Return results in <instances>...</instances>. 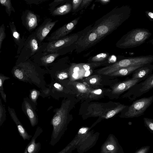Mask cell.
I'll return each mask as SVG.
<instances>
[{"instance_id":"24","label":"cell","mask_w":153,"mask_h":153,"mask_svg":"<svg viewBox=\"0 0 153 153\" xmlns=\"http://www.w3.org/2000/svg\"><path fill=\"white\" fill-rule=\"evenodd\" d=\"M10 79L9 77L0 73V94L2 99L5 102H7L6 96L4 91L3 85L6 80Z\"/></svg>"},{"instance_id":"23","label":"cell","mask_w":153,"mask_h":153,"mask_svg":"<svg viewBox=\"0 0 153 153\" xmlns=\"http://www.w3.org/2000/svg\"><path fill=\"white\" fill-rule=\"evenodd\" d=\"M79 143L78 141L74 138L65 148L58 153H69L77 148Z\"/></svg>"},{"instance_id":"43","label":"cell","mask_w":153,"mask_h":153,"mask_svg":"<svg viewBox=\"0 0 153 153\" xmlns=\"http://www.w3.org/2000/svg\"><path fill=\"white\" fill-rule=\"evenodd\" d=\"M72 153V152H70V153Z\"/></svg>"},{"instance_id":"16","label":"cell","mask_w":153,"mask_h":153,"mask_svg":"<svg viewBox=\"0 0 153 153\" xmlns=\"http://www.w3.org/2000/svg\"><path fill=\"white\" fill-rule=\"evenodd\" d=\"M42 129L38 127L30 141L27 144L23 153H38L41 149L40 142L36 143V139L42 133Z\"/></svg>"},{"instance_id":"22","label":"cell","mask_w":153,"mask_h":153,"mask_svg":"<svg viewBox=\"0 0 153 153\" xmlns=\"http://www.w3.org/2000/svg\"><path fill=\"white\" fill-rule=\"evenodd\" d=\"M38 40L37 39L35 33V35L30 39L29 42V45L30 50V55H32L37 52L39 50V47L38 44Z\"/></svg>"},{"instance_id":"8","label":"cell","mask_w":153,"mask_h":153,"mask_svg":"<svg viewBox=\"0 0 153 153\" xmlns=\"http://www.w3.org/2000/svg\"><path fill=\"white\" fill-rule=\"evenodd\" d=\"M153 101V95L144 97L134 102L129 106H127L122 111L124 117H133L143 114Z\"/></svg>"},{"instance_id":"3","label":"cell","mask_w":153,"mask_h":153,"mask_svg":"<svg viewBox=\"0 0 153 153\" xmlns=\"http://www.w3.org/2000/svg\"><path fill=\"white\" fill-rule=\"evenodd\" d=\"M151 35L147 29H134L123 35L116 43V46L121 49L135 48L144 43Z\"/></svg>"},{"instance_id":"9","label":"cell","mask_w":153,"mask_h":153,"mask_svg":"<svg viewBox=\"0 0 153 153\" xmlns=\"http://www.w3.org/2000/svg\"><path fill=\"white\" fill-rule=\"evenodd\" d=\"M82 30L58 40L49 42L45 49V55L49 53L58 52L61 49L75 44L81 35Z\"/></svg>"},{"instance_id":"33","label":"cell","mask_w":153,"mask_h":153,"mask_svg":"<svg viewBox=\"0 0 153 153\" xmlns=\"http://www.w3.org/2000/svg\"><path fill=\"white\" fill-rule=\"evenodd\" d=\"M67 1V0H54L52 3H51V5H49L53 7L54 6H56L58 5V4H60L64 3Z\"/></svg>"},{"instance_id":"30","label":"cell","mask_w":153,"mask_h":153,"mask_svg":"<svg viewBox=\"0 0 153 153\" xmlns=\"http://www.w3.org/2000/svg\"><path fill=\"white\" fill-rule=\"evenodd\" d=\"M37 92L35 90H32L30 94V97L31 100L33 102L36 100L37 96Z\"/></svg>"},{"instance_id":"1","label":"cell","mask_w":153,"mask_h":153,"mask_svg":"<svg viewBox=\"0 0 153 153\" xmlns=\"http://www.w3.org/2000/svg\"><path fill=\"white\" fill-rule=\"evenodd\" d=\"M131 10L128 5L117 7L97 20L92 27L99 37V42L128 19Z\"/></svg>"},{"instance_id":"27","label":"cell","mask_w":153,"mask_h":153,"mask_svg":"<svg viewBox=\"0 0 153 153\" xmlns=\"http://www.w3.org/2000/svg\"><path fill=\"white\" fill-rule=\"evenodd\" d=\"M0 3L3 5L6 8L7 13L10 15L11 11L13 10L15 12V10L12 7L10 0H1Z\"/></svg>"},{"instance_id":"7","label":"cell","mask_w":153,"mask_h":153,"mask_svg":"<svg viewBox=\"0 0 153 153\" xmlns=\"http://www.w3.org/2000/svg\"><path fill=\"white\" fill-rule=\"evenodd\" d=\"M153 88V75L152 74L144 80L137 83L131 87L122 96V97L133 101L148 92Z\"/></svg>"},{"instance_id":"29","label":"cell","mask_w":153,"mask_h":153,"mask_svg":"<svg viewBox=\"0 0 153 153\" xmlns=\"http://www.w3.org/2000/svg\"><path fill=\"white\" fill-rule=\"evenodd\" d=\"M82 0H73L72 1V6L74 10H76L80 5Z\"/></svg>"},{"instance_id":"17","label":"cell","mask_w":153,"mask_h":153,"mask_svg":"<svg viewBox=\"0 0 153 153\" xmlns=\"http://www.w3.org/2000/svg\"><path fill=\"white\" fill-rule=\"evenodd\" d=\"M153 69V65L151 63L145 64L133 72L132 78L141 79L151 73Z\"/></svg>"},{"instance_id":"15","label":"cell","mask_w":153,"mask_h":153,"mask_svg":"<svg viewBox=\"0 0 153 153\" xmlns=\"http://www.w3.org/2000/svg\"><path fill=\"white\" fill-rule=\"evenodd\" d=\"M8 110L11 119L16 124L20 136L24 140H29L32 136L29 135L18 119L14 109L8 107Z\"/></svg>"},{"instance_id":"5","label":"cell","mask_w":153,"mask_h":153,"mask_svg":"<svg viewBox=\"0 0 153 153\" xmlns=\"http://www.w3.org/2000/svg\"><path fill=\"white\" fill-rule=\"evenodd\" d=\"M127 106L119 102L112 101L95 102L91 105V115L108 119L122 112Z\"/></svg>"},{"instance_id":"11","label":"cell","mask_w":153,"mask_h":153,"mask_svg":"<svg viewBox=\"0 0 153 153\" xmlns=\"http://www.w3.org/2000/svg\"><path fill=\"white\" fill-rule=\"evenodd\" d=\"M79 19L78 17L59 28L53 32L47 40L51 42L66 36L74 29Z\"/></svg>"},{"instance_id":"28","label":"cell","mask_w":153,"mask_h":153,"mask_svg":"<svg viewBox=\"0 0 153 153\" xmlns=\"http://www.w3.org/2000/svg\"><path fill=\"white\" fill-rule=\"evenodd\" d=\"M5 37V29L2 25L0 27V49L2 42Z\"/></svg>"},{"instance_id":"42","label":"cell","mask_w":153,"mask_h":153,"mask_svg":"<svg viewBox=\"0 0 153 153\" xmlns=\"http://www.w3.org/2000/svg\"><path fill=\"white\" fill-rule=\"evenodd\" d=\"M150 123L149 124V126L151 129L153 130V123Z\"/></svg>"},{"instance_id":"34","label":"cell","mask_w":153,"mask_h":153,"mask_svg":"<svg viewBox=\"0 0 153 153\" xmlns=\"http://www.w3.org/2000/svg\"><path fill=\"white\" fill-rule=\"evenodd\" d=\"M146 15L150 21L152 22L153 20V13L152 12L147 11L145 12Z\"/></svg>"},{"instance_id":"10","label":"cell","mask_w":153,"mask_h":153,"mask_svg":"<svg viewBox=\"0 0 153 153\" xmlns=\"http://www.w3.org/2000/svg\"><path fill=\"white\" fill-rule=\"evenodd\" d=\"M141 79L132 78L127 79L121 82L115 83L111 85V91L108 97L115 98L124 92L128 91L135 84L140 82Z\"/></svg>"},{"instance_id":"14","label":"cell","mask_w":153,"mask_h":153,"mask_svg":"<svg viewBox=\"0 0 153 153\" xmlns=\"http://www.w3.org/2000/svg\"><path fill=\"white\" fill-rule=\"evenodd\" d=\"M29 100L27 97L24 98L22 104V109L28 117L32 127L36 125L38 119Z\"/></svg>"},{"instance_id":"6","label":"cell","mask_w":153,"mask_h":153,"mask_svg":"<svg viewBox=\"0 0 153 153\" xmlns=\"http://www.w3.org/2000/svg\"><path fill=\"white\" fill-rule=\"evenodd\" d=\"M99 42V37L90 25L82 30L75 44L76 50L78 53H81Z\"/></svg>"},{"instance_id":"35","label":"cell","mask_w":153,"mask_h":153,"mask_svg":"<svg viewBox=\"0 0 153 153\" xmlns=\"http://www.w3.org/2000/svg\"><path fill=\"white\" fill-rule=\"evenodd\" d=\"M13 37L16 40H19L20 38L19 33L16 30L13 31Z\"/></svg>"},{"instance_id":"13","label":"cell","mask_w":153,"mask_h":153,"mask_svg":"<svg viewBox=\"0 0 153 153\" xmlns=\"http://www.w3.org/2000/svg\"><path fill=\"white\" fill-rule=\"evenodd\" d=\"M58 21H52L51 19H47L38 28L35 33L39 41H43Z\"/></svg>"},{"instance_id":"41","label":"cell","mask_w":153,"mask_h":153,"mask_svg":"<svg viewBox=\"0 0 153 153\" xmlns=\"http://www.w3.org/2000/svg\"><path fill=\"white\" fill-rule=\"evenodd\" d=\"M91 74V71L90 70H88L86 71L85 74V77H87L89 76Z\"/></svg>"},{"instance_id":"39","label":"cell","mask_w":153,"mask_h":153,"mask_svg":"<svg viewBox=\"0 0 153 153\" xmlns=\"http://www.w3.org/2000/svg\"><path fill=\"white\" fill-rule=\"evenodd\" d=\"M107 148L109 150H112L114 149V147L112 145H109L107 146Z\"/></svg>"},{"instance_id":"18","label":"cell","mask_w":153,"mask_h":153,"mask_svg":"<svg viewBox=\"0 0 153 153\" xmlns=\"http://www.w3.org/2000/svg\"><path fill=\"white\" fill-rule=\"evenodd\" d=\"M145 65V64H144ZM144 65L130 66L119 69L108 76H120L128 75Z\"/></svg>"},{"instance_id":"40","label":"cell","mask_w":153,"mask_h":153,"mask_svg":"<svg viewBox=\"0 0 153 153\" xmlns=\"http://www.w3.org/2000/svg\"><path fill=\"white\" fill-rule=\"evenodd\" d=\"M79 76V74L78 73H73L72 74V76L74 79H77Z\"/></svg>"},{"instance_id":"38","label":"cell","mask_w":153,"mask_h":153,"mask_svg":"<svg viewBox=\"0 0 153 153\" xmlns=\"http://www.w3.org/2000/svg\"><path fill=\"white\" fill-rule=\"evenodd\" d=\"M79 70V67L77 66H76L74 67L73 71L74 73H77Z\"/></svg>"},{"instance_id":"4","label":"cell","mask_w":153,"mask_h":153,"mask_svg":"<svg viewBox=\"0 0 153 153\" xmlns=\"http://www.w3.org/2000/svg\"><path fill=\"white\" fill-rule=\"evenodd\" d=\"M153 56L151 55L128 57L97 70V74L108 75L121 68L130 66L151 63Z\"/></svg>"},{"instance_id":"12","label":"cell","mask_w":153,"mask_h":153,"mask_svg":"<svg viewBox=\"0 0 153 153\" xmlns=\"http://www.w3.org/2000/svg\"><path fill=\"white\" fill-rule=\"evenodd\" d=\"M108 75L97 74L91 76L88 79V82L94 88H103L104 86L115 83L117 80L111 79Z\"/></svg>"},{"instance_id":"19","label":"cell","mask_w":153,"mask_h":153,"mask_svg":"<svg viewBox=\"0 0 153 153\" xmlns=\"http://www.w3.org/2000/svg\"><path fill=\"white\" fill-rule=\"evenodd\" d=\"M26 23L29 29L31 30L35 28L38 25L36 15L32 12H28L26 17Z\"/></svg>"},{"instance_id":"31","label":"cell","mask_w":153,"mask_h":153,"mask_svg":"<svg viewBox=\"0 0 153 153\" xmlns=\"http://www.w3.org/2000/svg\"><path fill=\"white\" fill-rule=\"evenodd\" d=\"M92 1V0H82L80 4V7L83 8L87 7Z\"/></svg>"},{"instance_id":"20","label":"cell","mask_w":153,"mask_h":153,"mask_svg":"<svg viewBox=\"0 0 153 153\" xmlns=\"http://www.w3.org/2000/svg\"><path fill=\"white\" fill-rule=\"evenodd\" d=\"M72 8L71 4L66 3L57 8L54 10L52 13V15L53 16H57L66 14L70 12Z\"/></svg>"},{"instance_id":"36","label":"cell","mask_w":153,"mask_h":153,"mask_svg":"<svg viewBox=\"0 0 153 153\" xmlns=\"http://www.w3.org/2000/svg\"><path fill=\"white\" fill-rule=\"evenodd\" d=\"M54 86L56 89L61 90H62V85L60 84L59 83H55L54 85Z\"/></svg>"},{"instance_id":"32","label":"cell","mask_w":153,"mask_h":153,"mask_svg":"<svg viewBox=\"0 0 153 153\" xmlns=\"http://www.w3.org/2000/svg\"><path fill=\"white\" fill-rule=\"evenodd\" d=\"M57 76L59 79L63 80L67 78L68 77V75L66 72H62L59 73L58 75Z\"/></svg>"},{"instance_id":"26","label":"cell","mask_w":153,"mask_h":153,"mask_svg":"<svg viewBox=\"0 0 153 153\" xmlns=\"http://www.w3.org/2000/svg\"><path fill=\"white\" fill-rule=\"evenodd\" d=\"M6 110L5 107L0 98V126L4 123L6 119Z\"/></svg>"},{"instance_id":"37","label":"cell","mask_w":153,"mask_h":153,"mask_svg":"<svg viewBox=\"0 0 153 153\" xmlns=\"http://www.w3.org/2000/svg\"><path fill=\"white\" fill-rule=\"evenodd\" d=\"M97 1L100 3L102 4H105L108 3L110 1L109 0H97Z\"/></svg>"},{"instance_id":"2","label":"cell","mask_w":153,"mask_h":153,"mask_svg":"<svg viewBox=\"0 0 153 153\" xmlns=\"http://www.w3.org/2000/svg\"><path fill=\"white\" fill-rule=\"evenodd\" d=\"M70 101L64 103L53 118L51 124L53 126L50 143L52 146L55 145L61 139L67 129L71 120L69 115Z\"/></svg>"},{"instance_id":"21","label":"cell","mask_w":153,"mask_h":153,"mask_svg":"<svg viewBox=\"0 0 153 153\" xmlns=\"http://www.w3.org/2000/svg\"><path fill=\"white\" fill-rule=\"evenodd\" d=\"M109 56V53H102L90 57L89 59V61L90 63H104L108 60Z\"/></svg>"},{"instance_id":"25","label":"cell","mask_w":153,"mask_h":153,"mask_svg":"<svg viewBox=\"0 0 153 153\" xmlns=\"http://www.w3.org/2000/svg\"><path fill=\"white\" fill-rule=\"evenodd\" d=\"M59 55L60 54L57 52L50 53L43 56L41 58V60L45 64H49L53 62Z\"/></svg>"}]
</instances>
